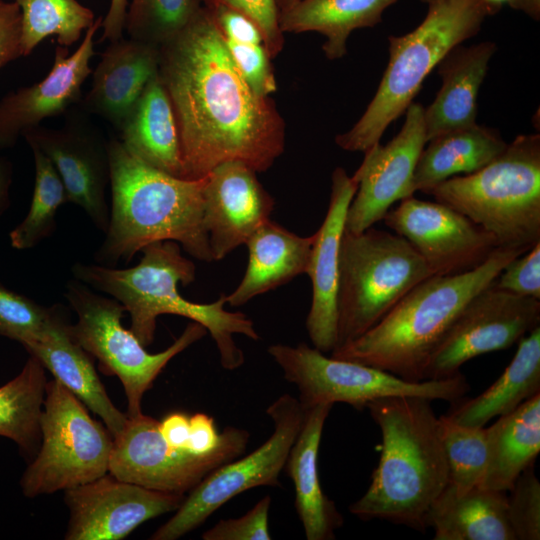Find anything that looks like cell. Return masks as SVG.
<instances>
[{"label": "cell", "instance_id": "1", "mask_svg": "<svg viewBox=\"0 0 540 540\" xmlns=\"http://www.w3.org/2000/svg\"><path fill=\"white\" fill-rule=\"evenodd\" d=\"M159 77L174 110L183 179L205 177L226 161L267 171L283 153L286 126L275 103L257 95L235 67L203 6L159 47Z\"/></svg>", "mask_w": 540, "mask_h": 540}, {"label": "cell", "instance_id": "2", "mask_svg": "<svg viewBox=\"0 0 540 540\" xmlns=\"http://www.w3.org/2000/svg\"><path fill=\"white\" fill-rule=\"evenodd\" d=\"M366 408L381 430L382 453L349 511L424 531L430 506L449 483L439 417L430 400L415 396L381 398Z\"/></svg>", "mask_w": 540, "mask_h": 540}, {"label": "cell", "instance_id": "3", "mask_svg": "<svg viewBox=\"0 0 540 540\" xmlns=\"http://www.w3.org/2000/svg\"><path fill=\"white\" fill-rule=\"evenodd\" d=\"M108 151L112 203L106 238L96 253L100 265L128 262L147 245L167 240L212 262L203 222L205 177L188 180L155 169L117 139L108 141Z\"/></svg>", "mask_w": 540, "mask_h": 540}, {"label": "cell", "instance_id": "4", "mask_svg": "<svg viewBox=\"0 0 540 540\" xmlns=\"http://www.w3.org/2000/svg\"><path fill=\"white\" fill-rule=\"evenodd\" d=\"M140 262L128 269L76 263L72 272L77 280L110 294L130 314V330L144 347L152 344L157 317L174 314L191 319L206 328L214 340L224 369L234 370L245 361L243 351L233 336L244 335L258 340L254 324L245 314L229 312L224 306L226 294L207 304L186 300L178 284L187 286L195 280L194 263L181 254L175 241H159L142 250Z\"/></svg>", "mask_w": 540, "mask_h": 540}, {"label": "cell", "instance_id": "5", "mask_svg": "<svg viewBox=\"0 0 540 540\" xmlns=\"http://www.w3.org/2000/svg\"><path fill=\"white\" fill-rule=\"evenodd\" d=\"M526 251L498 247L470 271L432 275L412 288L376 325L334 349L331 357L423 381L424 368L458 315L496 280L508 262Z\"/></svg>", "mask_w": 540, "mask_h": 540}, {"label": "cell", "instance_id": "6", "mask_svg": "<svg viewBox=\"0 0 540 540\" xmlns=\"http://www.w3.org/2000/svg\"><path fill=\"white\" fill-rule=\"evenodd\" d=\"M498 10L484 0H438L423 21L402 36H389V62L379 87L356 124L335 138L346 151L365 152L405 113L426 76L454 47L472 38Z\"/></svg>", "mask_w": 540, "mask_h": 540}, {"label": "cell", "instance_id": "7", "mask_svg": "<svg viewBox=\"0 0 540 540\" xmlns=\"http://www.w3.org/2000/svg\"><path fill=\"white\" fill-rule=\"evenodd\" d=\"M424 193L468 217L499 246L528 251L540 242V135H519L481 169Z\"/></svg>", "mask_w": 540, "mask_h": 540}, {"label": "cell", "instance_id": "8", "mask_svg": "<svg viewBox=\"0 0 540 540\" xmlns=\"http://www.w3.org/2000/svg\"><path fill=\"white\" fill-rule=\"evenodd\" d=\"M430 276L425 261L402 236L372 227L358 234L344 230L335 349L362 336Z\"/></svg>", "mask_w": 540, "mask_h": 540}, {"label": "cell", "instance_id": "9", "mask_svg": "<svg viewBox=\"0 0 540 540\" xmlns=\"http://www.w3.org/2000/svg\"><path fill=\"white\" fill-rule=\"evenodd\" d=\"M268 353L284 378L297 386L303 410L321 403H346L363 410L371 401L396 396L454 403L470 389L461 372L450 378L411 382L369 365L327 357L305 343L274 344Z\"/></svg>", "mask_w": 540, "mask_h": 540}, {"label": "cell", "instance_id": "10", "mask_svg": "<svg viewBox=\"0 0 540 540\" xmlns=\"http://www.w3.org/2000/svg\"><path fill=\"white\" fill-rule=\"evenodd\" d=\"M41 442L20 486L33 498L91 482L108 473L113 436L56 379L46 383Z\"/></svg>", "mask_w": 540, "mask_h": 540}, {"label": "cell", "instance_id": "11", "mask_svg": "<svg viewBox=\"0 0 540 540\" xmlns=\"http://www.w3.org/2000/svg\"><path fill=\"white\" fill-rule=\"evenodd\" d=\"M65 297L78 316L77 323L70 325L74 339L99 361L105 374L119 378L128 402V417L142 413L145 392L169 361L207 333L205 327L192 321L172 345L151 354L130 329L122 326L126 310L117 300L93 293L79 280L67 284Z\"/></svg>", "mask_w": 540, "mask_h": 540}, {"label": "cell", "instance_id": "12", "mask_svg": "<svg viewBox=\"0 0 540 540\" xmlns=\"http://www.w3.org/2000/svg\"><path fill=\"white\" fill-rule=\"evenodd\" d=\"M266 412L274 424V431L266 442L250 454L212 470L150 539H178L200 526L238 494L259 486H280L279 475L301 429L304 410L298 399L283 394Z\"/></svg>", "mask_w": 540, "mask_h": 540}, {"label": "cell", "instance_id": "13", "mask_svg": "<svg viewBox=\"0 0 540 540\" xmlns=\"http://www.w3.org/2000/svg\"><path fill=\"white\" fill-rule=\"evenodd\" d=\"M249 432L227 426L217 447L204 455L169 445L159 430V421L139 414L128 417L113 438L108 473L148 489L185 494L212 470L242 455Z\"/></svg>", "mask_w": 540, "mask_h": 540}, {"label": "cell", "instance_id": "14", "mask_svg": "<svg viewBox=\"0 0 540 540\" xmlns=\"http://www.w3.org/2000/svg\"><path fill=\"white\" fill-rule=\"evenodd\" d=\"M539 324L540 300L491 284L458 315L429 358L423 380L453 377L468 360L511 347Z\"/></svg>", "mask_w": 540, "mask_h": 540}, {"label": "cell", "instance_id": "15", "mask_svg": "<svg viewBox=\"0 0 540 540\" xmlns=\"http://www.w3.org/2000/svg\"><path fill=\"white\" fill-rule=\"evenodd\" d=\"M87 112H66L59 129L37 126L23 137L52 162L65 188L67 202L80 206L95 226L106 232L110 211L106 187L110 184L108 141Z\"/></svg>", "mask_w": 540, "mask_h": 540}, {"label": "cell", "instance_id": "16", "mask_svg": "<svg viewBox=\"0 0 540 540\" xmlns=\"http://www.w3.org/2000/svg\"><path fill=\"white\" fill-rule=\"evenodd\" d=\"M383 220L412 245L432 275L470 271L500 247L490 233L460 212L414 196L401 200Z\"/></svg>", "mask_w": 540, "mask_h": 540}, {"label": "cell", "instance_id": "17", "mask_svg": "<svg viewBox=\"0 0 540 540\" xmlns=\"http://www.w3.org/2000/svg\"><path fill=\"white\" fill-rule=\"evenodd\" d=\"M399 133L386 145L366 150L354 177L357 191L349 205L345 231L358 234L383 220L397 201L414 195L413 177L418 158L427 143L424 107L412 102Z\"/></svg>", "mask_w": 540, "mask_h": 540}, {"label": "cell", "instance_id": "18", "mask_svg": "<svg viewBox=\"0 0 540 540\" xmlns=\"http://www.w3.org/2000/svg\"><path fill=\"white\" fill-rule=\"evenodd\" d=\"M184 494L148 489L105 474L65 490L67 540H120L142 523L176 511Z\"/></svg>", "mask_w": 540, "mask_h": 540}, {"label": "cell", "instance_id": "19", "mask_svg": "<svg viewBox=\"0 0 540 540\" xmlns=\"http://www.w3.org/2000/svg\"><path fill=\"white\" fill-rule=\"evenodd\" d=\"M102 22L103 17L95 19L73 53L57 45L53 65L45 78L0 100V148L14 146L20 136L39 126L42 120L66 113L81 101V87L92 73L89 62L95 53L94 36Z\"/></svg>", "mask_w": 540, "mask_h": 540}, {"label": "cell", "instance_id": "20", "mask_svg": "<svg viewBox=\"0 0 540 540\" xmlns=\"http://www.w3.org/2000/svg\"><path fill=\"white\" fill-rule=\"evenodd\" d=\"M252 168L240 161H226L205 176L203 222L213 261L245 244L267 220L274 199Z\"/></svg>", "mask_w": 540, "mask_h": 540}, {"label": "cell", "instance_id": "21", "mask_svg": "<svg viewBox=\"0 0 540 540\" xmlns=\"http://www.w3.org/2000/svg\"><path fill=\"white\" fill-rule=\"evenodd\" d=\"M357 188V179L348 176L343 168L333 171L328 210L314 233L306 271L312 284L306 329L313 346L322 353L332 352L337 345L339 251L347 211Z\"/></svg>", "mask_w": 540, "mask_h": 540}, {"label": "cell", "instance_id": "22", "mask_svg": "<svg viewBox=\"0 0 540 540\" xmlns=\"http://www.w3.org/2000/svg\"><path fill=\"white\" fill-rule=\"evenodd\" d=\"M159 57V48L153 45L130 38L110 42L93 71L83 110L119 130L147 83L158 74Z\"/></svg>", "mask_w": 540, "mask_h": 540}, {"label": "cell", "instance_id": "23", "mask_svg": "<svg viewBox=\"0 0 540 540\" xmlns=\"http://www.w3.org/2000/svg\"><path fill=\"white\" fill-rule=\"evenodd\" d=\"M61 308L37 339L24 346L58 382L95 414L106 428L117 436L128 416L118 410L108 397L89 354L74 339Z\"/></svg>", "mask_w": 540, "mask_h": 540}, {"label": "cell", "instance_id": "24", "mask_svg": "<svg viewBox=\"0 0 540 540\" xmlns=\"http://www.w3.org/2000/svg\"><path fill=\"white\" fill-rule=\"evenodd\" d=\"M332 406L321 403L304 410L284 467L294 484L295 508L308 540H333L343 525L335 503L322 490L318 472L322 431Z\"/></svg>", "mask_w": 540, "mask_h": 540}, {"label": "cell", "instance_id": "25", "mask_svg": "<svg viewBox=\"0 0 540 540\" xmlns=\"http://www.w3.org/2000/svg\"><path fill=\"white\" fill-rule=\"evenodd\" d=\"M496 48L488 41L468 47L460 44L437 65L442 86L433 102L424 108L427 141L476 124L478 93Z\"/></svg>", "mask_w": 540, "mask_h": 540}, {"label": "cell", "instance_id": "26", "mask_svg": "<svg viewBox=\"0 0 540 540\" xmlns=\"http://www.w3.org/2000/svg\"><path fill=\"white\" fill-rule=\"evenodd\" d=\"M313 242L314 234L302 237L270 219L264 222L245 243L247 267L241 282L226 295V302L242 306L306 273Z\"/></svg>", "mask_w": 540, "mask_h": 540}, {"label": "cell", "instance_id": "27", "mask_svg": "<svg viewBox=\"0 0 540 540\" xmlns=\"http://www.w3.org/2000/svg\"><path fill=\"white\" fill-rule=\"evenodd\" d=\"M121 142L149 166L183 179L177 122L159 72L144 88L119 128Z\"/></svg>", "mask_w": 540, "mask_h": 540}, {"label": "cell", "instance_id": "28", "mask_svg": "<svg viewBox=\"0 0 540 540\" xmlns=\"http://www.w3.org/2000/svg\"><path fill=\"white\" fill-rule=\"evenodd\" d=\"M427 527L434 540H515L506 492L474 487L457 493L448 483L430 506Z\"/></svg>", "mask_w": 540, "mask_h": 540}, {"label": "cell", "instance_id": "29", "mask_svg": "<svg viewBox=\"0 0 540 540\" xmlns=\"http://www.w3.org/2000/svg\"><path fill=\"white\" fill-rule=\"evenodd\" d=\"M486 430L488 461L478 487L507 493L540 451V393Z\"/></svg>", "mask_w": 540, "mask_h": 540}, {"label": "cell", "instance_id": "30", "mask_svg": "<svg viewBox=\"0 0 540 540\" xmlns=\"http://www.w3.org/2000/svg\"><path fill=\"white\" fill-rule=\"evenodd\" d=\"M517 351L502 375L480 395L455 401L447 416L468 427H484L496 416L506 415L540 393V326L518 342Z\"/></svg>", "mask_w": 540, "mask_h": 540}, {"label": "cell", "instance_id": "31", "mask_svg": "<svg viewBox=\"0 0 540 540\" xmlns=\"http://www.w3.org/2000/svg\"><path fill=\"white\" fill-rule=\"evenodd\" d=\"M427 143L415 167L414 193H424L448 178L481 169L508 144L497 130L477 123L440 134Z\"/></svg>", "mask_w": 540, "mask_h": 540}, {"label": "cell", "instance_id": "32", "mask_svg": "<svg viewBox=\"0 0 540 540\" xmlns=\"http://www.w3.org/2000/svg\"><path fill=\"white\" fill-rule=\"evenodd\" d=\"M399 0H301L279 13L283 33L314 31L326 41L322 49L329 60L342 58L352 31L374 27L384 11Z\"/></svg>", "mask_w": 540, "mask_h": 540}, {"label": "cell", "instance_id": "33", "mask_svg": "<svg viewBox=\"0 0 540 540\" xmlns=\"http://www.w3.org/2000/svg\"><path fill=\"white\" fill-rule=\"evenodd\" d=\"M46 383L45 367L30 355L21 372L0 386V436L28 455L40 446Z\"/></svg>", "mask_w": 540, "mask_h": 540}, {"label": "cell", "instance_id": "34", "mask_svg": "<svg viewBox=\"0 0 540 540\" xmlns=\"http://www.w3.org/2000/svg\"><path fill=\"white\" fill-rule=\"evenodd\" d=\"M21 11V47L28 56L50 36L64 47L76 43L95 21L94 13L77 0H14Z\"/></svg>", "mask_w": 540, "mask_h": 540}, {"label": "cell", "instance_id": "35", "mask_svg": "<svg viewBox=\"0 0 540 540\" xmlns=\"http://www.w3.org/2000/svg\"><path fill=\"white\" fill-rule=\"evenodd\" d=\"M35 164V183L30 209L22 222L10 232L13 248L36 246L55 228L58 208L67 202L63 182L52 162L38 148L31 146Z\"/></svg>", "mask_w": 540, "mask_h": 540}, {"label": "cell", "instance_id": "36", "mask_svg": "<svg viewBox=\"0 0 540 540\" xmlns=\"http://www.w3.org/2000/svg\"><path fill=\"white\" fill-rule=\"evenodd\" d=\"M202 7L201 0H131L124 30L130 39L159 48L185 29Z\"/></svg>", "mask_w": 540, "mask_h": 540}, {"label": "cell", "instance_id": "37", "mask_svg": "<svg viewBox=\"0 0 540 540\" xmlns=\"http://www.w3.org/2000/svg\"><path fill=\"white\" fill-rule=\"evenodd\" d=\"M440 433L448 464L449 483L457 493L479 486L488 461L487 430L439 417Z\"/></svg>", "mask_w": 540, "mask_h": 540}, {"label": "cell", "instance_id": "38", "mask_svg": "<svg viewBox=\"0 0 540 540\" xmlns=\"http://www.w3.org/2000/svg\"><path fill=\"white\" fill-rule=\"evenodd\" d=\"M60 308L43 307L0 283V335L25 346L38 338Z\"/></svg>", "mask_w": 540, "mask_h": 540}, {"label": "cell", "instance_id": "39", "mask_svg": "<svg viewBox=\"0 0 540 540\" xmlns=\"http://www.w3.org/2000/svg\"><path fill=\"white\" fill-rule=\"evenodd\" d=\"M507 496V515L515 540L540 539V482L534 464L522 471Z\"/></svg>", "mask_w": 540, "mask_h": 540}, {"label": "cell", "instance_id": "40", "mask_svg": "<svg viewBox=\"0 0 540 540\" xmlns=\"http://www.w3.org/2000/svg\"><path fill=\"white\" fill-rule=\"evenodd\" d=\"M224 41L241 77L257 95L269 97L277 90L272 58L264 44H242L225 39Z\"/></svg>", "mask_w": 540, "mask_h": 540}, {"label": "cell", "instance_id": "41", "mask_svg": "<svg viewBox=\"0 0 540 540\" xmlns=\"http://www.w3.org/2000/svg\"><path fill=\"white\" fill-rule=\"evenodd\" d=\"M271 497L266 495L246 514L218 521L202 534L204 540H271L268 516Z\"/></svg>", "mask_w": 540, "mask_h": 540}, {"label": "cell", "instance_id": "42", "mask_svg": "<svg viewBox=\"0 0 540 540\" xmlns=\"http://www.w3.org/2000/svg\"><path fill=\"white\" fill-rule=\"evenodd\" d=\"M203 6L210 8L224 5L238 10L251 18L259 27L264 45L272 59L285 44L284 33L279 26V10L276 0H201Z\"/></svg>", "mask_w": 540, "mask_h": 540}, {"label": "cell", "instance_id": "43", "mask_svg": "<svg viewBox=\"0 0 540 540\" xmlns=\"http://www.w3.org/2000/svg\"><path fill=\"white\" fill-rule=\"evenodd\" d=\"M493 285L506 292L540 300V242L508 262Z\"/></svg>", "mask_w": 540, "mask_h": 540}, {"label": "cell", "instance_id": "44", "mask_svg": "<svg viewBox=\"0 0 540 540\" xmlns=\"http://www.w3.org/2000/svg\"><path fill=\"white\" fill-rule=\"evenodd\" d=\"M207 9L225 40L242 44H264L258 25L244 13L224 5Z\"/></svg>", "mask_w": 540, "mask_h": 540}, {"label": "cell", "instance_id": "45", "mask_svg": "<svg viewBox=\"0 0 540 540\" xmlns=\"http://www.w3.org/2000/svg\"><path fill=\"white\" fill-rule=\"evenodd\" d=\"M20 57H23L20 8L14 1L0 0V70Z\"/></svg>", "mask_w": 540, "mask_h": 540}, {"label": "cell", "instance_id": "46", "mask_svg": "<svg viewBox=\"0 0 540 540\" xmlns=\"http://www.w3.org/2000/svg\"><path fill=\"white\" fill-rule=\"evenodd\" d=\"M214 420L205 413H196L189 418V439L187 450L196 455H204L214 450L219 444Z\"/></svg>", "mask_w": 540, "mask_h": 540}, {"label": "cell", "instance_id": "47", "mask_svg": "<svg viewBox=\"0 0 540 540\" xmlns=\"http://www.w3.org/2000/svg\"><path fill=\"white\" fill-rule=\"evenodd\" d=\"M189 418L183 412H173L166 415L162 421H159L160 433L172 447L187 450Z\"/></svg>", "mask_w": 540, "mask_h": 540}, {"label": "cell", "instance_id": "48", "mask_svg": "<svg viewBox=\"0 0 540 540\" xmlns=\"http://www.w3.org/2000/svg\"><path fill=\"white\" fill-rule=\"evenodd\" d=\"M128 0H111L106 16L103 17L101 41H117L123 38Z\"/></svg>", "mask_w": 540, "mask_h": 540}, {"label": "cell", "instance_id": "49", "mask_svg": "<svg viewBox=\"0 0 540 540\" xmlns=\"http://www.w3.org/2000/svg\"><path fill=\"white\" fill-rule=\"evenodd\" d=\"M12 182V164L0 157V216L9 207V187Z\"/></svg>", "mask_w": 540, "mask_h": 540}, {"label": "cell", "instance_id": "50", "mask_svg": "<svg viewBox=\"0 0 540 540\" xmlns=\"http://www.w3.org/2000/svg\"><path fill=\"white\" fill-rule=\"evenodd\" d=\"M508 5L525 13L535 21L540 19V0H511Z\"/></svg>", "mask_w": 540, "mask_h": 540}, {"label": "cell", "instance_id": "51", "mask_svg": "<svg viewBox=\"0 0 540 540\" xmlns=\"http://www.w3.org/2000/svg\"><path fill=\"white\" fill-rule=\"evenodd\" d=\"M301 0H276V4L279 10V13L284 12L294 5H296Z\"/></svg>", "mask_w": 540, "mask_h": 540}, {"label": "cell", "instance_id": "52", "mask_svg": "<svg viewBox=\"0 0 540 540\" xmlns=\"http://www.w3.org/2000/svg\"><path fill=\"white\" fill-rule=\"evenodd\" d=\"M489 5L496 8L498 11L502 8L503 4H508L511 0H484Z\"/></svg>", "mask_w": 540, "mask_h": 540}, {"label": "cell", "instance_id": "53", "mask_svg": "<svg viewBox=\"0 0 540 540\" xmlns=\"http://www.w3.org/2000/svg\"><path fill=\"white\" fill-rule=\"evenodd\" d=\"M421 1L424 2V3L430 4V3H433V2L438 1V0H421Z\"/></svg>", "mask_w": 540, "mask_h": 540}]
</instances>
